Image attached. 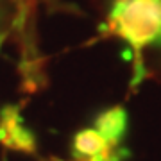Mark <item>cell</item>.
Returning <instances> with one entry per match:
<instances>
[{
	"label": "cell",
	"mask_w": 161,
	"mask_h": 161,
	"mask_svg": "<svg viewBox=\"0 0 161 161\" xmlns=\"http://www.w3.org/2000/svg\"><path fill=\"white\" fill-rule=\"evenodd\" d=\"M9 18H11V13H9V7L4 0H0V43L4 40V29L9 25Z\"/></svg>",
	"instance_id": "cell-5"
},
{
	"label": "cell",
	"mask_w": 161,
	"mask_h": 161,
	"mask_svg": "<svg viewBox=\"0 0 161 161\" xmlns=\"http://www.w3.org/2000/svg\"><path fill=\"white\" fill-rule=\"evenodd\" d=\"M102 32L129 47L134 84L161 79V0H111Z\"/></svg>",
	"instance_id": "cell-1"
},
{
	"label": "cell",
	"mask_w": 161,
	"mask_h": 161,
	"mask_svg": "<svg viewBox=\"0 0 161 161\" xmlns=\"http://www.w3.org/2000/svg\"><path fill=\"white\" fill-rule=\"evenodd\" d=\"M0 143L7 149L25 154L36 152V138L23 125L18 106H6L0 111Z\"/></svg>",
	"instance_id": "cell-2"
},
{
	"label": "cell",
	"mask_w": 161,
	"mask_h": 161,
	"mask_svg": "<svg viewBox=\"0 0 161 161\" xmlns=\"http://www.w3.org/2000/svg\"><path fill=\"white\" fill-rule=\"evenodd\" d=\"M72 152L77 161H118V156L95 129H84L75 134Z\"/></svg>",
	"instance_id": "cell-3"
},
{
	"label": "cell",
	"mask_w": 161,
	"mask_h": 161,
	"mask_svg": "<svg viewBox=\"0 0 161 161\" xmlns=\"http://www.w3.org/2000/svg\"><path fill=\"white\" fill-rule=\"evenodd\" d=\"M95 131L109 145H116L125 131V111L122 108L104 111L95 122Z\"/></svg>",
	"instance_id": "cell-4"
}]
</instances>
